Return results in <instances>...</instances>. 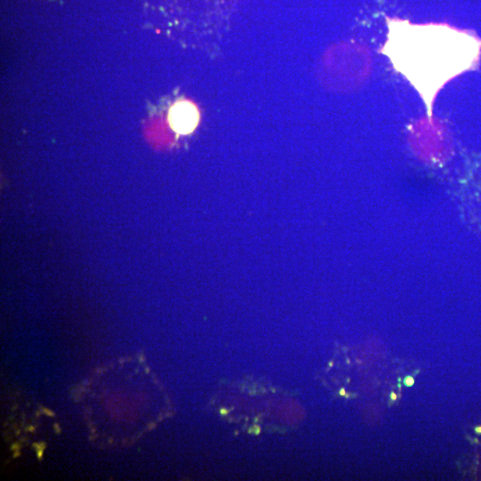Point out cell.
<instances>
[{
	"instance_id": "6da1fadb",
	"label": "cell",
	"mask_w": 481,
	"mask_h": 481,
	"mask_svg": "<svg viewBox=\"0 0 481 481\" xmlns=\"http://www.w3.org/2000/svg\"><path fill=\"white\" fill-rule=\"evenodd\" d=\"M381 53L418 91L431 116L438 91L479 63L481 41L448 24H412L388 18Z\"/></svg>"
},
{
	"instance_id": "7a4b0ae2",
	"label": "cell",
	"mask_w": 481,
	"mask_h": 481,
	"mask_svg": "<svg viewBox=\"0 0 481 481\" xmlns=\"http://www.w3.org/2000/svg\"><path fill=\"white\" fill-rule=\"evenodd\" d=\"M199 120L200 113L197 107L187 100L175 103L170 109V127L178 134L192 133L197 127Z\"/></svg>"
},
{
	"instance_id": "3957f363",
	"label": "cell",
	"mask_w": 481,
	"mask_h": 481,
	"mask_svg": "<svg viewBox=\"0 0 481 481\" xmlns=\"http://www.w3.org/2000/svg\"><path fill=\"white\" fill-rule=\"evenodd\" d=\"M406 387H412L415 384V379L412 376H408L404 381Z\"/></svg>"
},
{
	"instance_id": "277c9868",
	"label": "cell",
	"mask_w": 481,
	"mask_h": 481,
	"mask_svg": "<svg viewBox=\"0 0 481 481\" xmlns=\"http://www.w3.org/2000/svg\"><path fill=\"white\" fill-rule=\"evenodd\" d=\"M391 398L392 401L397 400V399H398L397 394H395V392H391Z\"/></svg>"
},
{
	"instance_id": "5b68a950",
	"label": "cell",
	"mask_w": 481,
	"mask_h": 481,
	"mask_svg": "<svg viewBox=\"0 0 481 481\" xmlns=\"http://www.w3.org/2000/svg\"><path fill=\"white\" fill-rule=\"evenodd\" d=\"M340 393H341V395H345V391H344V390H341V392H340Z\"/></svg>"
},
{
	"instance_id": "8992f818",
	"label": "cell",
	"mask_w": 481,
	"mask_h": 481,
	"mask_svg": "<svg viewBox=\"0 0 481 481\" xmlns=\"http://www.w3.org/2000/svg\"><path fill=\"white\" fill-rule=\"evenodd\" d=\"M476 430L479 431V433H481V427L477 428Z\"/></svg>"
}]
</instances>
